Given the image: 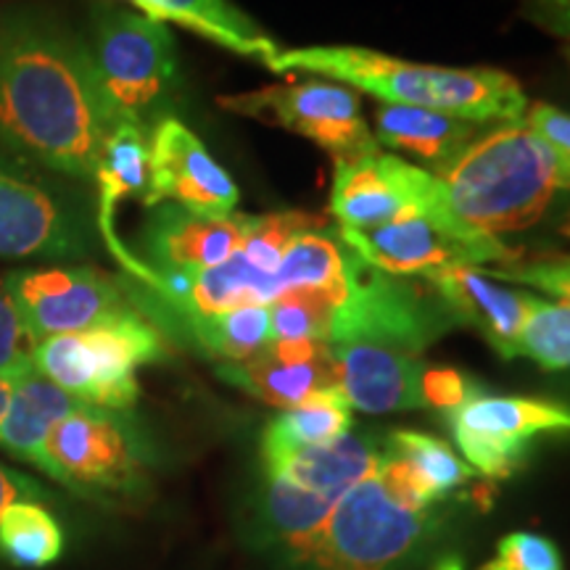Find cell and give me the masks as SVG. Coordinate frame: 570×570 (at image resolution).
<instances>
[{"label":"cell","mask_w":570,"mask_h":570,"mask_svg":"<svg viewBox=\"0 0 570 570\" xmlns=\"http://www.w3.org/2000/svg\"><path fill=\"white\" fill-rule=\"evenodd\" d=\"M85 38L40 6L0 21V146L69 177H92L114 130Z\"/></svg>","instance_id":"1"},{"label":"cell","mask_w":570,"mask_h":570,"mask_svg":"<svg viewBox=\"0 0 570 570\" xmlns=\"http://www.w3.org/2000/svg\"><path fill=\"white\" fill-rule=\"evenodd\" d=\"M267 69L323 77L381 104L452 114L479 125L523 122L531 106L520 82L502 69L415 63L360 46L283 48Z\"/></svg>","instance_id":"2"},{"label":"cell","mask_w":570,"mask_h":570,"mask_svg":"<svg viewBox=\"0 0 570 570\" xmlns=\"http://www.w3.org/2000/svg\"><path fill=\"white\" fill-rule=\"evenodd\" d=\"M462 223L489 238L537 225L558 194V164L525 122L487 127L436 175Z\"/></svg>","instance_id":"3"},{"label":"cell","mask_w":570,"mask_h":570,"mask_svg":"<svg viewBox=\"0 0 570 570\" xmlns=\"http://www.w3.org/2000/svg\"><path fill=\"white\" fill-rule=\"evenodd\" d=\"M85 46L114 122L148 130L177 88V48L169 27L140 11L98 6Z\"/></svg>","instance_id":"4"},{"label":"cell","mask_w":570,"mask_h":570,"mask_svg":"<svg viewBox=\"0 0 570 570\" xmlns=\"http://www.w3.org/2000/svg\"><path fill=\"white\" fill-rule=\"evenodd\" d=\"M167 356V341L140 312L114 323L40 341L32 367L85 404L127 412L138 402V370Z\"/></svg>","instance_id":"5"},{"label":"cell","mask_w":570,"mask_h":570,"mask_svg":"<svg viewBox=\"0 0 570 570\" xmlns=\"http://www.w3.org/2000/svg\"><path fill=\"white\" fill-rule=\"evenodd\" d=\"M331 214L338 230H370L396 219L425 217L465 244L483 248L508 246L462 223L449 206L444 185L436 175L383 148L336 161Z\"/></svg>","instance_id":"6"},{"label":"cell","mask_w":570,"mask_h":570,"mask_svg":"<svg viewBox=\"0 0 570 570\" xmlns=\"http://www.w3.org/2000/svg\"><path fill=\"white\" fill-rule=\"evenodd\" d=\"M431 525V510L404 508L373 473L338 499L294 562L304 570H391L407 560Z\"/></svg>","instance_id":"7"},{"label":"cell","mask_w":570,"mask_h":570,"mask_svg":"<svg viewBox=\"0 0 570 570\" xmlns=\"http://www.w3.org/2000/svg\"><path fill=\"white\" fill-rule=\"evenodd\" d=\"M454 325L433 288H423L412 277L381 273L354 254L344 298L333 309L327 344L370 341L420 356Z\"/></svg>","instance_id":"8"},{"label":"cell","mask_w":570,"mask_h":570,"mask_svg":"<svg viewBox=\"0 0 570 570\" xmlns=\"http://www.w3.org/2000/svg\"><path fill=\"white\" fill-rule=\"evenodd\" d=\"M148 452L127 412L82 404L51 428L42 473L80 494H132Z\"/></svg>","instance_id":"9"},{"label":"cell","mask_w":570,"mask_h":570,"mask_svg":"<svg viewBox=\"0 0 570 570\" xmlns=\"http://www.w3.org/2000/svg\"><path fill=\"white\" fill-rule=\"evenodd\" d=\"M217 104L225 111L302 135L331 154L333 161L354 159L381 148L362 117L356 90L323 77L267 85L238 96H219Z\"/></svg>","instance_id":"10"},{"label":"cell","mask_w":570,"mask_h":570,"mask_svg":"<svg viewBox=\"0 0 570 570\" xmlns=\"http://www.w3.org/2000/svg\"><path fill=\"white\" fill-rule=\"evenodd\" d=\"M0 285L30 346L140 312L125 283L90 267L17 269Z\"/></svg>","instance_id":"11"},{"label":"cell","mask_w":570,"mask_h":570,"mask_svg":"<svg viewBox=\"0 0 570 570\" xmlns=\"http://www.w3.org/2000/svg\"><path fill=\"white\" fill-rule=\"evenodd\" d=\"M462 460L487 479H510L529 458L533 439L570 433V407L550 399L497 396L475 386L460 407L444 412Z\"/></svg>","instance_id":"12"},{"label":"cell","mask_w":570,"mask_h":570,"mask_svg":"<svg viewBox=\"0 0 570 570\" xmlns=\"http://www.w3.org/2000/svg\"><path fill=\"white\" fill-rule=\"evenodd\" d=\"M88 246V225L75 204L0 161V259H71Z\"/></svg>","instance_id":"13"},{"label":"cell","mask_w":570,"mask_h":570,"mask_svg":"<svg viewBox=\"0 0 570 570\" xmlns=\"http://www.w3.org/2000/svg\"><path fill=\"white\" fill-rule=\"evenodd\" d=\"M151 146V190L142 206L175 204L202 217H230L240 190L223 164L206 151L198 135L180 119L164 117L148 135Z\"/></svg>","instance_id":"14"},{"label":"cell","mask_w":570,"mask_h":570,"mask_svg":"<svg viewBox=\"0 0 570 570\" xmlns=\"http://www.w3.org/2000/svg\"><path fill=\"white\" fill-rule=\"evenodd\" d=\"M338 238L370 267L396 277H423L454 267H491L512 262L520 248H483L454 238L425 217L396 219L370 230H338Z\"/></svg>","instance_id":"15"},{"label":"cell","mask_w":570,"mask_h":570,"mask_svg":"<svg viewBox=\"0 0 570 570\" xmlns=\"http://www.w3.org/2000/svg\"><path fill=\"white\" fill-rule=\"evenodd\" d=\"M252 223L254 214L202 217L175 204H159L142 230L138 259L151 273H202L240 252Z\"/></svg>","instance_id":"16"},{"label":"cell","mask_w":570,"mask_h":570,"mask_svg":"<svg viewBox=\"0 0 570 570\" xmlns=\"http://www.w3.org/2000/svg\"><path fill=\"white\" fill-rule=\"evenodd\" d=\"M217 375L273 407L291 410L338 389V370L325 341H273L244 362H223Z\"/></svg>","instance_id":"17"},{"label":"cell","mask_w":570,"mask_h":570,"mask_svg":"<svg viewBox=\"0 0 570 570\" xmlns=\"http://www.w3.org/2000/svg\"><path fill=\"white\" fill-rule=\"evenodd\" d=\"M327 346L336 360L338 389L352 410L386 415L425 407L428 365L417 354L370 341H338Z\"/></svg>","instance_id":"18"},{"label":"cell","mask_w":570,"mask_h":570,"mask_svg":"<svg viewBox=\"0 0 570 570\" xmlns=\"http://www.w3.org/2000/svg\"><path fill=\"white\" fill-rule=\"evenodd\" d=\"M423 281L444 302L454 323L487 338L499 356L515 360L518 338L529 309V291L504 288L479 267L441 269Z\"/></svg>","instance_id":"19"},{"label":"cell","mask_w":570,"mask_h":570,"mask_svg":"<svg viewBox=\"0 0 570 570\" xmlns=\"http://www.w3.org/2000/svg\"><path fill=\"white\" fill-rule=\"evenodd\" d=\"M377 479L412 510H431L473 479L475 470L446 441L420 431H394L377 458Z\"/></svg>","instance_id":"20"},{"label":"cell","mask_w":570,"mask_h":570,"mask_svg":"<svg viewBox=\"0 0 570 570\" xmlns=\"http://www.w3.org/2000/svg\"><path fill=\"white\" fill-rule=\"evenodd\" d=\"M98 183V230H101L106 246L114 259L138 281L142 262L132 248L117 235V206L125 198H140L146 202L151 190V146H148V130L135 125H114L109 138L104 142L101 159L96 167Z\"/></svg>","instance_id":"21"},{"label":"cell","mask_w":570,"mask_h":570,"mask_svg":"<svg viewBox=\"0 0 570 570\" xmlns=\"http://www.w3.org/2000/svg\"><path fill=\"white\" fill-rule=\"evenodd\" d=\"M489 125L470 122L452 114L415 109V106H377L375 132L377 146L386 151L407 154L423 164L431 175L449 167Z\"/></svg>","instance_id":"22"},{"label":"cell","mask_w":570,"mask_h":570,"mask_svg":"<svg viewBox=\"0 0 570 570\" xmlns=\"http://www.w3.org/2000/svg\"><path fill=\"white\" fill-rule=\"evenodd\" d=\"M377 458L381 454L367 439L346 433V436L327 441V444L262 454V468L267 475H281L296 487L338 502L348 489H354L356 483L375 473Z\"/></svg>","instance_id":"23"},{"label":"cell","mask_w":570,"mask_h":570,"mask_svg":"<svg viewBox=\"0 0 570 570\" xmlns=\"http://www.w3.org/2000/svg\"><path fill=\"white\" fill-rule=\"evenodd\" d=\"M127 3H132L135 11L146 13V17L164 21V24L173 21L225 51L259 61L265 67H269L275 56L283 51L233 0H127Z\"/></svg>","instance_id":"24"},{"label":"cell","mask_w":570,"mask_h":570,"mask_svg":"<svg viewBox=\"0 0 570 570\" xmlns=\"http://www.w3.org/2000/svg\"><path fill=\"white\" fill-rule=\"evenodd\" d=\"M85 402L61 391L32 365L11 377V404L0 423V446L42 470L51 428Z\"/></svg>","instance_id":"25"},{"label":"cell","mask_w":570,"mask_h":570,"mask_svg":"<svg viewBox=\"0 0 570 570\" xmlns=\"http://www.w3.org/2000/svg\"><path fill=\"white\" fill-rule=\"evenodd\" d=\"M352 248L338 238V233L323 227V230L302 233L288 246L275 267V281L283 294L285 291H320L331 296L333 304H338L352 275Z\"/></svg>","instance_id":"26"},{"label":"cell","mask_w":570,"mask_h":570,"mask_svg":"<svg viewBox=\"0 0 570 570\" xmlns=\"http://www.w3.org/2000/svg\"><path fill=\"white\" fill-rule=\"evenodd\" d=\"M336 502L306 491L296 483L281 479V475L265 473V489H262V525L275 541H281L291 558H298L312 539L325 525Z\"/></svg>","instance_id":"27"},{"label":"cell","mask_w":570,"mask_h":570,"mask_svg":"<svg viewBox=\"0 0 570 570\" xmlns=\"http://www.w3.org/2000/svg\"><path fill=\"white\" fill-rule=\"evenodd\" d=\"M180 325L204 354L223 362H244L273 344L267 304H246L209 317H185Z\"/></svg>","instance_id":"28"},{"label":"cell","mask_w":570,"mask_h":570,"mask_svg":"<svg viewBox=\"0 0 570 570\" xmlns=\"http://www.w3.org/2000/svg\"><path fill=\"white\" fill-rule=\"evenodd\" d=\"M352 428V407L341 391H325L298 407L281 410L262 433V454H277L285 449L327 444L346 436Z\"/></svg>","instance_id":"29"},{"label":"cell","mask_w":570,"mask_h":570,"mask_svg":"<svg viewBox=\"0 0 570 570\" xmlns=\"http://www.w3.org/2000/svg\"><path fill=\"white\" fill-rule=\"evenodd\" d=\"M0 552L21 568H46L61 558L59 520L40 502H17L0 515Z\"/></svg>","instance_id":"30"},{"label":"cell","mask_w":570,"mask_h":570,"mask_svg":"<svg viewBox=\"0 0 570 570\" xmlns=\"http://www.w3.org/2000/svg\"><path fill=\"white\" fill-rule=\"evenodd\" d=\"M518 356L544 370H570V304L529 294Z\"/></svg>","instance_id":"31"},{"label":"cell","mask_w":570,"mask_h":570,"mask_svg":"<svg viewBox=\"0 0 570 570\" xmlns=\"http://www.w3.org/2000/svg\"><path fill=\"white\" fill-rule=\"evenodd\" d=\"M327 225V217L323 214H309L298 209H285L273 214H254L252 230H248L240 254L252 262L254 267L265 269V273H275L277 262L283 259V254L288 252V246L294 244L302 233L309 230H323Z\"/></svg>","instance_id":"32"},{"label":"cell","mask_w":570,"mask_h":570,"mask_svg":"<svg viewBox=\"0 0 570 570\" xmlns=\"http://www.w3.org/2000/svg\"><path fill=\"white\" fill-rule=\"evenodd\" d=\"M269 306L273 341H325L331 336L333 304L320 291H285Z\"/></svg>","instance_id":"33"},{"label":"cell","mask_w":570,"mask_h":570,"mask_svg":"<svg viewBox=\"0 0 570 570\" xmlns=\"http://www.w3.org/2000/svg\"><path fill=\"white\" fill-rule=\"evenodd\" d=\"M481 269L499 283L523 285V288H539L544 291V294L570 304V254L544 252V254L523 256V252H520L512 262L481 267Z\"/></svg>","instance_id":"34"},{"label":"cell","mask_w":570,"mask_h":570,"mask_svg":"<svg viewBox=\"0 0 570 570\" xmlns=\"http://www.w3.org/2000/svg\"><path fill=\"white\" fill-rule=\"evenodd\" d=\"M479 570H562V558L550 539L518 531L499 541L497 558Z\"/></svg>","instance_id":"35"},{"label":"cell","mask_w":570,"mask_h":570,"mask_svg":"<svg viewBox=\"0 0 570 570\" xmlns=\"http://www.w3.org/2000/svg\"><path fill=\"white\" fill-rule=\"evenodd\" d=\"M523 122L550 148L558 164V185L570 190V114L552 104H533Z\"/></svg>","instance_id":"36"},{"label":"cell","mask_w":570,"mask_h":570,"mask_svg":"<svg viewBox=\"0 0 570 570\" xmlns=\"http://www.w3.org/2000/svg\"><path fill=\"white\" fill-rule=\"evenodd\" d=\"M30 341L21 331L17 312L0 285V375L13 377L32 365Z\"/></svg>","instance_id":"37"},{"label":"cell","mask_w":570,"mask_h":570,"mask_svg":"<svg viewBox=\"0 0 570 570\" xmlns=\"http://www.w3.org/2000/svg\"><path fill=\"white\" fill-rule=\"evenodd\" d=\"M475 391V383L465 377L458 370L449 367H428L423 377V396L425 407H436L441 412H449L460 407L465 399Z\"/></svg>","instance_id":"38"},{"label":"cell","mask_w":570,"mask_h":570,"mask_svg":"<svg viewBox=\"0 0 570 570\" xmlns=\"http://www.w3.org/2000/svg\"><path fill=\"white\" fill-rule=\"evenodd\" d=\"M523 17L541 30L570 40V0H523Z\"/></svg>","instance_id":"39"},{"label":"cell","mask_w":570,"mask_h":570,"mask_svg":"<svg viewBox=\"0 0 570 570\" xmlns=\"http://www.w3.org/2000/svg\"><path fill=\"white\" fill-rule=\"evenodd\" d=\"M42 497H46V491H42L38 483L27 479V475L17 473L13 468L0 465V515H3L6 508H11V504L27 502V499L40 502Z\"/></svg>","instance_id":"40"},{"label":"cell","mask_w":570,"mask_h":570,"mask_svg":"<svg viewBox=\"0 0 570 570\" xmlns=\"http://www.w3.org/2000/svg\"><path fill=\"white\" fill-rule=\"evenodd\" d=\"M11 404V377L0 375V423H3L6 412H9Z\"/></svg>","instance_id":"41"},{"label":"cell","mask_w":570,"mask_h":570,"mask_svg":"<svg viewBox=\"0 0 570 570\" xmlns=\"http://www.w3.org/2000/svg\"><path fill=\"white\" fill-rule=\"evenodd\" d=\"M436 570H462V562L454 560V558H452V560H444Z\"/></svg>","instance_id":"42"},{"label":"cell","mask_w":570,"mask_h":570,"mask_svg":"<svg viewBox=\"0 0 570 570\" xmlns=\"http://www.w3.org/2000/svg\"><path fill=\"white\" fill-rule=\"evenodd\" d=\"M560 233L566 235V238H570V212H568V217L562 219V225H560Z\"/></svg>","instance_id":"43"},{"label":"cell","mask_w":570,"mask_h":570,"mask_svg":"<svg viewBox=\"0 0 570 570\" xmlns=\"http://www.w3.org/2000/svg\"><path fill=\"white\" fill-rule=\"evenodd\" d=\"M566 53H568V61H570V46H568V51H566Z\"/></svg>","instance_id":"44"}]
</instances>
